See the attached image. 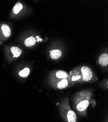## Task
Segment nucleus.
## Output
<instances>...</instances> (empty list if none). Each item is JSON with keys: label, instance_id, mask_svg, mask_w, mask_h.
Returning <instances> with one entry per match:
<instances>
[{"label": "nucleus", "instance_id": "obj_2", "mask_svg": "<svg viewBox=\"0 0 108 122\" xmlns=\"http://www.w3.org/2000/svg\"><path fill=\"white\" fill-rule=\"evenodd\" d=\"M89 103L87 100L83 101L78 104L77 106V109L79 111H82L85 110L89 106Z\"/></svg>", "mask_w": 108, "mask_h": 122}, {"label": "nucleus", "instance_id": "obj_6", "mask_svg": "<svg viewBox=\"0 0 108 122\" xmlns=\"http://www.w3.org/2000/svg\"><path fill=\"white\" fill-rule=\"evenodd\" d=\"M2 30L3 34L6 37H8L11 35V30L9 27L6 25H3L2 26Z\"/></svg>", "mask_w": 108, "mask_h": 122}, {"label": "nucleus", "instance_id": "obj_11", "mask_svg": "<svg viewBox=\"0 0 108 122\" xmlns=\"http://www.w3.org/2000/svg\"><path fill=\"white\" fill-rule=\"evenodd\" d=\"M68 85V81L66 79H64L61 81L58 84V87L59 89H63L65 88Z\"/></svg>", "mask_w": 108, "mask_h": 122}, {"label": "nucleus", "instance_id": "obj_4", "mask_svg": "<svg viewBox=\"0 0 108 122\" xmlns=\"http://www.w3.org/2000/svg\"><path fill=\"white\" fill-rule=\"evenodd\" d=\"M62 54V52L61 50L58 49L52 50L51 51V57L53 59H57L59 58Z\"/></svg>", "mask_w": 108, "mask_h": 122}, {"label": "nucleus", "instance_id": "obj_9", "mask_svg": "<svg viewBox=\"0 0 108 122\" xmlns=\"http://www.w3.org/2000/svg\"><path fill=\"white\" fill-rule=\"evenodd\" d=\"M22 8H23V6H22V4L20 3H17L14 6L13 11L14 13L17 14L18 13V12L22 9Z\"/></svg>", "mask_w": 108, "mask_h": 122}, {"label": "nucleus", "instance_id": "obj_5", "mask_svg": "<svg viewBox=\"0 0 108 122\" xmlns=\"http://www.w3.org/2000/svg\"><path fill=\"white\" fill-rule=\"evenodd\" d=\"M67 117L68 122H76V115L75 113L72 110H69L68 112Z\"/></svg>", "mask_w": 108, "mask_h": 122}, {"label": "nucleus", "instance_id": "obj_8", "mask_svg": "<svg viewBox=\"0 0 108 122\" xmlns=\"http://www.w3.org/2000/svg\"><path fill=\"white\" fill-rule=\"evenodd\" d=\"M11 52L14 55V57H18L21 55L22 50L20 48L17 47H12L11 48Z\"/></svg>", "mask_w": 108, "mask_h": 122}, {"label": "nucleus", "instance_id": "obj_1", "mask_svg": "<svg viewBox=\"0 0 108 122\" xmlns=\"http://www.w3.org/2000/svg\"><path fill=\"white\" fill-rule=\"evenodd\" d=\"M82 72L83 74V79L85 81H89L91 80L93 73L91 69L87 66L82 67Z\"/></svg>", "mask_w": 108, "mask_h": 122}, {"label": "nucleus", "instance_id": "obj_12", "mask_svg": "<svg viewBox=\"0 0 108 122\" xmlns=\"http://www.w3.org/2000/svg\"><path fill=\"white\" fill-rule=\"evenodd\" d=\"M56 75L57 77H58V78L64 79L67 78V74L66 73V72L62 70H60L57 71L56 74Z\"/></svg>", "mask_w": 108, "mask_h": 122}, {"label": "nucleus", "instance_id": "obj_3", "mask_svg": "<svg viewBox=\"0 0 108 122\" xmlns=\"http://www.w3.org/2000/svg\"><path fill=\"white\" fill-rule=\"evenodd\" d=\"M99 61L100 64L103 66H107L108 64V55L107 53H103L99 57Z\"/></svg>", "mask_w": 108, "mask_h": 122}, {"label": "nucleus", "instance_id": "obj_10", "mask_svg": "<svg viewBox=\"0 0 108 122\" xmlns=\"http://www.w3.org/2000/svg\"><path fill=\"white\" fill-rule=\"evenodd\" d=\"M30 70L29 68H25L23 70H21L19 73V75L22 77H26L30 74Z\"/></svg>", "mask_w": 108, "mask_h": 122}, {"label": "nucleus", "instance_id": "obj_7", "mask_svg": "<svg viewBox=\"0 0 108 122\" xmlns=\"http://www.w3.org/2000/svg\"><path fill=\"white\" fill-rule=\"evenodd\" d=\"M36 43L35 39L33 37H30L26 39L25 41V45L28 46L30 47L35 45Z\"/></svg>", "mask_w": 108, "mask_h": 122}]
</instances>
